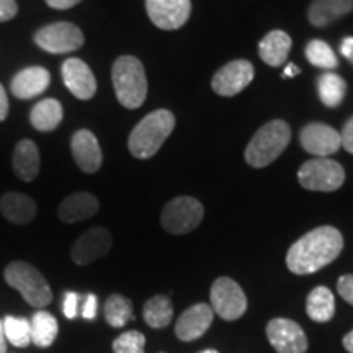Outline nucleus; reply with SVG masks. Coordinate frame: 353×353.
<instances>
[{
  "label": "nucleus",
  "mask_w": 353,
  "mask_h": 353,
  "mask_svg": "<svg viewBox=\"0 0 353 353\" xmlns=\"http://www.w3.org/2000/svg\"><path fill=\"white\" fill-rule=\"evenodd\" d=\"M59 325H57L56 317L48 311L34 312L32 321H30V334H32V342L39 348H48L54 343Z\"/></svg>",
  "instance_id": "obj_25"
},
{
  "label": "nucleus",
  "mask_w": 353,
  "mask_h": 353,
  "mask_svg": "<svg viewBox=\"0 0 353 353\" xmlns=\"http://www.w3.org/2000/svg\"><path fill=\"white\" fill-rule=\"evenodd\" d=\"M306 312L314 322H329L335 314V299L327 286H316L309 293Z\"/></svg>",
  "instance_id": "obj_26"
},
{
  "label": "nucleus",
  "mask_w": 353,
  "mask_h": 353,
  "mask_svg": "<svg viewBox=\"0 0 353 353\" xmlns=\"http://www.w3.org/2000/svg\"><path fill=\"white\" fill-rule=\"evenodd\" d=\"M317 92L325 107L335 108L342 103L347 94V82L334 72H325L317 79Z\"/></svg>",
  "instance_id": "obj_27"
},
{
  "label": "nucleus",
  "mask_w": 353,
  "mask_h": 353,
  "mask_svg": "<svg viewBox=\"0 0 353 353\" xmlns=\"http://www.w3.org/2000/svg\"><path fill=\"white\" fill-rule=\"evenodd\" d=\"M214 319V312L210 304L198 303L182 312L175 325L176 337L182 342H193L205 335L206 330L211 327Z\"/></svg>",
  "instance_id": "obj_16"
},
{
  "label": "nucleus",
  "mask_w": 353,
  "mask_h": 353,
  "mask_svg": "<svg viewBox=\"0 0 353 353\" xmlns=\"http://www.w3.org/2000/svg\"><path fill=\"white\" fill-rule=\"evenodd\" d=\"M298 180L303 188L311 192H335L345 182V170L337 161L316 157L301 165Z\"/></svg>",
  "instance_id": "obj_6"
},
{
  "label": "nucleus",
  "mask_w": 353,
  "mask_h": 353,
  "mask_svg": "<svg viewBox=\"0 0 353 353\" xmlns=\"http://www.w3.org/2000/svg\"><path fill=\"white\" fill-rule=\"evenodd\" d=\"M205 216L203 205L192 196H176L165 205L161 214V224L167 232L182 236L200 226Z\"/></svg>",
  "instance_id": "obj_7"
},
{
  "label": "nucleus",
  "mask_w": 353,
  "mask_h": 353,
  "mask_svg": "<svg viewBox=\"0 0 353 353\" xmlns=\"http://www.w3.org/2000/svg\"><path fill=\"white\" fill-rule=\"evenodd\" d=\"M82 30L69 21H57L39 28L34 34V43L52 54H65L83 46Z\"/></svg>",
  "instance_id": "obj_9"
},
{
  "label": "nucleus",
  "mask_w": 353,
  "mask_h": 353,
  "mask_svg": "<svg viewBox=\"0 0 353 353\" xmlns=\"http://www.w3.org/2000/svg\"><path fill=\"white\" fill-rule=\"evenodd\" d=\"M341 139H342V145L347 152L353 154V117L345 123L343 130L341 132Z\"/></svg>",
  "instance_id": "obj_37"
},
{
  "label": "nucleus",
  "mask_w": 353,
  "mask_h": 353,
  "mask_svg": "<svg viewBox=\"0 0 353 353\" xmlns=\"http://www.w3.org/2000/svg\"><path fill=\"white\" fill-rule=\"evenodd\" d=\"M82 0H46V3L51 8H56V10H68V8H72L81 3Z\"/></svg>",
  "instance_id": "obj_38"
},
{
  "label": "nucleus",
  "mask_w": 353,
  "mask_h": 353,
  "mask_svg": "<svg viewBox=\"0 0 353 353\" xmlns=\"http://www.w3.org/2000/svg\"><path fill=\"white\" fill-rule=\"evenodd\" d=\"M341 52L347 57L348 61H352L353 63V37L343 38V41L341 44Z\"/></svg>",
  "instance_id": "obj_40"
},
{
  "label": "nucleus",
  "mask_w": 353,
  "mask_h": 353,
  "mask_svg": "<svg viewBox=\"0 0 353 353\" xmlns=\"http://www.w3.org/2000/svg\"><path fill=\"white\" fill-rule=\"evenodd\" d=\"M63 81L69 92L79 100H90L97 92V81L94 72L82 59L77 57H69L64 61L63 68Z\"/></svg>",
  "instance_id": "obj_15"
},
{
  "label": "nucleus",
  "mask_w": 353,
  "mask_h": 353,
  "mask_svg": "<svg viewBox=\"0 0 353 353\" xmlns=\"http://www.w3.org/2000/svg\"><path fill=\"white\" fill-rule=\"evenodd\" d=\"M79 301H81V296H79L77 293H74V291H68V293L64 294L63 311H64V316L68 317V319H76L77 317Z\"/></svg>",
  "instance_id": "obj_33"
},
{
  "label": "nucleus",
  "mask_w": 353,
  "mask_h": 353,
  "mask_svg": "<svg viewBox=\"0 0 353 353\" xmlns=\"http://www.w3.org/2000/svg\"><path fill=\"white\" fill-rule=\"evenodd\" d=\"M70 151H72L77 167L82 172L95 174V172L100 170L103 156H101L99 139L95 138L92 131L79 130L72 136V141H70Z\"/></svg>",
  "instance_id": "obj_17"
},
{
  "label": "nucleus",
  "mask_w": 353,
  "mask_h": 353,
  "mask_svg": "<svg viewBox=\"0 0 353 353\" xmlns=\"http://www.w3.org/2000/svg\"><path fill=\"white\" fill-rule=\"evenodd\" d=\"M99 200L87 192H79L69 195L59 205L57 216L64 223H79L99 213Z\"/></svg>",
  "instance_id": "obj_21"
},
{
  "label": "nucleus",
  "mask_w": 353,
  "mask_h": 353,
  "mask_svg": "<svg viewBox=\"0 0 353 353\" xmlns=\"http://www.w3.org/2000/svg\"><path fill=\"white\" fill-rule=\"evenodd\" d=\"M97 307H99V301H97L95 294H87L85 301H83L82 307V317L87 321H92L97 317Z\"/></svg>",
  "instance_id": "obj_36"
},
{
  "label": "nucleus",
  "mask_w": 353,
  "mask_h": 353,
  "mask_svg": "<svg viewBox=\"0 0 353 353\" xmlns=\"http://www.w3.org/2000/svg\"><path fill=\"white\" fill-rule=\"evenodd\" d=\"M339 294L353 306V275H343L337 281Z\"/></svg>",
  "instance_id": "obj_34"
},
{
  "label": "nucleus",
  "mask_w": 353,
  "mask_h": 353,
  "mask_svg": "<svg viewBox=\"0 0 353 353\" xmlns=\"http://www.w3.org/2000/svg\"><path fill=\"white\" fill-rule=\"evenodd\" d=\"M0 213L13 224L32 223L38 213V206L33 198L19 192H7L0 198Z\"/></svg>",
  "instance_id": "obj_19"
},
{
  "label": "nucleus",
  "mask_w": 353,
  "mask_h": 353,
  "mask_svg": "<svg viewBox=\"0 0 353 353\" xmlns=\"http://www.w3.org/2000/svg\"><path fill=\"white\" fill-rule=\"evenodd\" d=\"M39 164H41V157H39L38 145L32 139H21L17 144L12 157L15 175L23 182H33L39 174Z\"/></svg>",
  "instance_id": "obj_20"
},
{
  "label": "nucleus",
  "mask_w": 353,
  "mask_h": 353,
  "mask_svg": "<svg viewBox=\"0 0 353 353\" xmlns=\"http://www.w3.org/2000/svg\"><path fill=\"white\" fill-rule=\"evenodd\" d=\"M0 353H7V341H6V334H3L2 321H0Z\"/></svg>",
  "instance_id": "obj_43"
},
{
  "label": "nucleus",
  "mask_w": 353,
  "mask_h": 353,
  "mask_svg": "<svg viewBox=\"0 0 353 353\" xmlns=\"http://www.w3.org/2000/svg\"><path fill=\"white\" fill-rule=\"evenodd\" d=\"M211 309L224 321H236L245 314L247 298L239 283L232 278L221 276L210 291Z\"/></svg>",
  "instance_id": "obj_8"
},
{
  "label": "nucleus",
  "mask_w": 353,
  "mask_h": 353,
  "mask_svg": "<svg viewBox=\"0 0 353 353\" xmlns=\"http://www.w3.org/2000/svg\"><path fill=\"white\" fill-rule=\"evenodd\" d=\"M306 57L314 68L332 70L339 65L337 56L325 41L321 39H311L306 46Z\"/></svg>",
  "instance_id": "obj_31"
},
{
  "label": "nucleus",
  "mask_w": 353,
  "mask_h": 353,
  "mask_svg": "<svg viewBox=\"0 0 353 353\" xmlns=\"http://www.w3.org/2000/svg\"><path fill=\"white\" fill-rule=\"evenodd\" d=\"M144 321L152 329H164L172 322L174 317V307H172L170 299L164 294H157L148 299L143 309Z\"/></svg>",
  "instance_id": "obj_28"
},
{
  "label": "nucleus",
  "mask_w": 353,
  "mask_h": 353,
  "mask_svg": "<svg viewBox=\"0 0 353 353\" xmlns=\"http://www.w3.org/2000/svg\"><path fill=\"white\" fill-rule=\"evenodd\" d=\"M112 245L113 237L108 229L92 228L76 241L72 250H70V257H72L74 263L88 265L105 257L112 250Z\"/></svg>",
  "instance_id": "obj_14"
},
{
  "label": "nucleus",
  "mask_w": 353,
  "mask_h": 353,
  "mask_svg": "<svg viewBox=\"0 0 353 353\" xmlns=\"http://www.w3.org/2000/svg\"><path fill=\"white\" fill-rule=\"evenodd\" d=\"M3 334L6 341L10 342L13 347L25 348L32 343V334H30V321L25 317H3Z\"/></svg>",
  "instance_id": "obj_30"
},
{
  "label": "nucleus",
  "mask_w": 353,
  "mask_h": 353,
  "mask_svg": "<svg viewBox=\"0 0 353 353\" xmlns=\"http://www.w3.org/2000/svg\"><path fill=\"white\" fill-rule=\"evenodd\" d=\"M299 74V68L294 64H288L285 69V77H296Z\"/></svg>",
  "instance_id": "obj_42"
},
{
  "label": "nucleus",
  "mask_w": 353,
  "mask_h": 353,
  "mask_svg": "<svg viewBox=\"0 0 353 353\" xmlns=\"http://www.w3.org/2000/svg\"><path fill=\"white\" fill-rule=\"evenodd\" d=\"M175 128V117L169 110H156L144 117L128 139L130 152L136 159H151L162 148Z\"/></svg>",
  "instance_id": "obj_2"
},
{
  "label": "nucleus",
  "mask_w": 353,
  "mask_h": 353,
  "mask_svg": "<svg viewBox=\"0 0 353 353\" xmlns=\"http://www.w3.org/2000/svg\"><path fill=\"white\" fill-rule=\"evenodd\" d=\"M105 321L108 322L112 327H125L132 317V304L128 298L121 296V294H112L105 301Z\"/></svg>",
  "instance_id": "obj_29"
},
{
  "label": "nucleus",
  "mask_w": 353,
  "mask_h": 353,
  "mask_svg": "<svg viewBox=\"0 0 353 353\" xmlns=\"http://www.w3.org/2000/svg\"><path fill=\"white\" fill-rule=\"evenodd\" d=\"M291 139V130L283 120H273L263 125L255 132L254 138L247 144L245 161L255 169L270 165L275 159L281 156Z\"/></svg>",
  "instance_id": "obj_4"
},
{
  "label": "nucleus",
  "mask_w": 353,
  "mask_h": 353,
  "mask_svg": "<svg viewBox=\"0 0 353 353\" xmlns=\"http://www.w3.org/2000/svg\"><path fill=\"white\" fill-rule=\"evenodd\" d=\"M3 278H6L8 286L20 291V294L30 306L41 309L52 301L50 283L43 276V273L38 268H34L33 265L21 262V260L12 262L10 265H7Z\"/></svg>",
  "instance_id": "obj_5"
},
{
  "label": "nucleus",
  "mask_w": 353,
  "mask_h": 353,
  "mask_svg": "<svg viewBox=\"0 0 353 353\" xmlns=\"http://www.w3.org/2000/svg\"><path fill=\"white\" fill-rule=\"evenodd\" d=\"M342 345H343V348H345L347 352L353 353V329L345 335V337L342 339Z\"/></svg>",
  "instance_id": "obj_41"
},
{
  "label": "nucleus",
  "mask_w": 353,
  "mask_h": 353,
  "mask_svg": "<svg viewBox=\"0 0 353 353\" xmlns=\"http://www.w3.org/2000/svg\"><path fill=\"white\" fill-rule=\"evenodd\" d=\"M8 108H10V105H8L7 92L0 83V121H3L8 117Z\"/></svg>",
  "instance_id": "obj_39"
},
{
  "label": "nucleus",
  "mask_w": 353,
  "mask_h": 353,
  "mask_svg": "<svg viewBox=\"0 0 353 353\" xmlns=\"http://www.w3.org/2000/svg\"><path fill=\"white\" fill-rule=\"evenodd\" d=\"M254 81V65L245 59L231 61L214 74L211 87L218 95L234 97Z\"/></svg>",
  "instance_id": "obj_11"
},
{
  "label": "nucleus",
  "mask_w": 353,
  "mask_h": 353,
  "mask_svg": "<svg viewBox=\"0 0 353 353\" xmlns=\"http://www.w3.org/2000/svg\"><path fill=\"white\" fill-rule=\"evenodd\" d=\"M149 19L161 30H179L192 13L190 0H145Z\"/></svg>",
  "instance_id": "obj_13"
},
{
  "label": "nucleus",
  "mask_w": 353,
  "mask_h": 353,
  "mask_svg": "<svg viewBox=\"0 0 353 353\" xmlns=\"http://www.w3.org/2000/svg\"><path fill=\"white\" fill-rule=\"evenodd\" d=\"M342 249L343 237L339 229L332 226L316 228L290 247L286 267L294 275H311L332 263Z\"/></svg>",
  "instance_id": "obj_1"
},
{
  "label": "nucleus",
  "mask_w": 353,
  "mask_h": 353,
  "mask_svg": "<svg viewBox=\"0 0 353 353\" xmlns=\"http://www.w3.org/2000/svg\"><path fill=\"white\" fill-rule=\"evenodd\" d=\"M63 105L54 99H44L34 105L30 113V121L34 130L48 132L54 131L63 121Z\"/></svg>",
  "instance_id": "obj_24"
},
{
  "label": "nucleus",
  "mask_w": 353,
  "mask_h": 353,
  "mask_svg": "<svg viewBox=\"0 0 353 353\" xmlns=\"http://www.w3.org/2000/svg\"><path fill=\"white\" fill-rule=\"evenodd\" d=\"M145 337L138 330H128L114 339L113 353H144Z\"/></svg>",
  "instance_id": "obj_32"
},
{
  "label": "nucleus",
  "mask_w": 353,
  "mask_h": 353,
  "mask_svg": "<svg viewBox=\"0 0 353 353\" xmlns=\"http://www.w3.org/2000/svg\"><path fill=\"white\" fill-rule=\"evenodd\" d=\"M112 81L114 95L123 107L136 110L144 103L148 97V77L138 57H118L112 69Z\"/></svg>",
  "instance_id": "obj_3"
},
{
  "label": "nucleus",
  "mask_w": 353,
  "mask_h": 353,
  "mask_svg": "<svg viewBox=\"0 0 353 353\" xmlns=\"http://www.w3.org/2000/svg\"><path fill=\"white\" fill-rule=\"evenodd\" d=\"M19 13L15 0H0V23L12 20Z\"/></svg>",
  "instance_id": "obj_35"
},
{
  "label": "nucleus",
  "mask_w": 353,
  "mask_h": 353,
  "mask_svg": "<svg viewBox=\"0 0 353 353\" xmlns=\"http://www.w3.org/2000/svg\"><path fill=\"white\" fill-rule=\"evenodd\" d=\"M51 76L48 69L41 65H32L20 70L15 77L12 79V94L20 100H30L34 97L41 95L48 87H50Z\"/></svg>",
  "instance_id": "obj_18"
},
{
  "label": "nucleus",
  "mask_w": 353,
  "mask_h": 353,
  "mask_svg": "<svg viewBox=\"0 0 353 353\" xmlns=\"http://www.w3.org/2000/svg\"><path fill=\"white\" fill-rule=\"evenodd\" d=\"M267 337L278 353H306L307 339L298 322L276 317L267 325Z\"/></svg>",
  "instance_id": "obj_10"
},
{
  "label": "nucleus",
  "mask_w": 353,
  "mask_h": 353,
  "mask_svg": "<svg viewBox=\"0 0 353 353\" xmlns=\"http://www.w3.org/2000/svg\"><path fill=\"white\" fill-rule=\"evenodd\" d=\"M353 10V0H314L309 6L307 19L311 25L324 28Z\"/></svg>",
  "instance_id": "obj_22"
},
{
  "label": "nucleus",
  "mask_w": 353,
  "mask_h": 353,
  "mask_svg": "<svg viewBox=\"0 0 353 353\" xmlns=\"http://www.w3.org/2000/svg\"><path fill=\"white\" fill-rule=\"evenodd\" d=\"M291 44L293 41H291L290 34L281 32V30H273V32L265 34V38L260 41L259 54L263 63L272 65V68H278L288 59Z\"/></svg>",
  "instance_id": "obj_23"
},
{
  "label": "nucleus",
  "mask_w": 353,
  "mask_h": 353,
  "mask_svg": "<svg viewBox=\"0 0 353 353\" xmlns=\"http://www.w3.org/2000/svg\"><path fill=\"white\" fill-rule=\"evenodd\" d=\"M200 353H219L218 350H213V348H208V350H203Z\"/></svg>",
  "instance_id": "obj_44"
},
{
  "label": "nucleus",
  "mask_w": 353,
  "mask_h": 353,
  "mask_svg": "<svg viewBox=\"0 0 353 353\" xmlns=\"http://www.w3.org/2000/svg\"><path fill=\"white\" fill-rule=\"evenodd\" d=\"M303 149L316 157H329L342 148L341 132L324 123H311L299 132Z\"/></svg>",
  "instance_id": "obj_12"
}]
</instances>
